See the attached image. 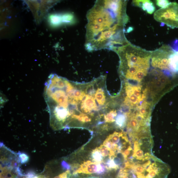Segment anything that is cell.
Listing matches in <instances>:
<instances>
[{
    "label": "cell",
    "instance_id": "obj_12",
    "mask_svg": "<svg viewBox=\"0 0 178 178\" xmlns=\"http://www.w3.org/2000/svg\"><path fill=\"white\" fill-rule=\"evenodd\" d=\"M116 110H113L104 115V119L107 123H112L115 121V118L117 115Z\"/></svg>",
    "mask_w": 178,
    "mask_h": 178
},
{
    "label": "cell",
    "instance_id": "obj_1",
    "mask_svg": "<svg viewBox=\"0 0 178 178\" xmlns=\"http://www.w3.org/2000/svg\"><path fill=\"white\" fill-rule=\"evenodd\" d=\"M127 1H97L87 12L85 46L89 51H113L129 42L125 26L129 18Z\"/></svg>",
    "mask_w": 178,
    "mask_h": 178
},
{
    "label": "cell",
    "instance_id": "obj_5",
    "mask_svg": "<svg viewBox=\"0 0 178 178\" xmlns=\"http://www.w3.org/2000/svg\"><path fill=\"white\" fill-rule=\"evenodd\" d=\"M154 18L158 22L166 24L171 28H178V4L170 2L166 7L156 11Z\"/></svg>",
    "mask_w": 178,
    "mask_h": 178
},
{
    "label": "cell",
    "instance_id": "obj_10",
    "mask_svg": "<svg viewBox=\"0 0 178 178\" xmlns=\"http://www.w3.org/2000/svg\"><path fill=\"white\" fill-rule=\"evenodd\" d=\"M127 121V116L125 113L124 114L118 115L115 119L116 124L120 128H123L125 127Z\"/></svg>",
    "mask_w": 178,
    "mask_h": 178
},
{
    "label": "cell",
    "instance_id": "obj_3",
    "mask_svg": "<svg viewBox=\"0 0 178 178\" xmlns=\"http://www.w3.org/2000/svg\"><path fill=\"white\" fill-rule=\"evenodd\" d=\"M173 51L174 49L170 46L163 45L152 51L151 64L153 68L161 71L171 77L178 79V76L173 75L170 68V58Z\"/></svg>",
    "mask_w": 178,
    "mask_h": 178
},
{
    "label": "cell",
    "instance_id": "obj_15",
    "mask_svg": "<svg viewBox=\"0 0 178 178\" xmlns=\"http://www.w3.org/2000/svg\"><path fill=\"white\" fill-rule=\"evenodd\" d=\"M155 2L156 5L159 7L162 8L166 7L170 3L168 1H162V0H157Z\"/></svg>",
    "mask_w": 178,
    "mask_h": 178
},
{
    "label": "cell",
    "instance_id": "obj_13",
    "mask_svg": "<svg viewBox=\"0 0 178 178\" xmlns=\"http://www.w3.org/2000/svg\"><path fill=\"white\" fill-rule=\"evenodd\" d=\"M92 157L94 162L97 163H101L103 161V158L99 152V149L96 148L92 152Z\"/></svg>",
    "mask_w": 178,
    "mask_h": 178
},
{
    "label": "cell",
    "instance_id": "obj_4",
    "mask_svg": "<svg viewBox=\"0 0 178 178\" xmlns=\"http://www.w3.org/2000/svg\"><path fill=\"white\" fill-rule=\"evenodd\" d=\"M144 164L143 178H167L170 173L171 169L167 164L152 155L144 161Z\"/></svg>",
    "mask_w": 178,
    "mask_h": 178
},
{
    "label": "cell",
    "instance_id": "obj_11",
    "mask_svg": "<svg viewBox=\"0 0 178 178\" xmlns=\"http://www.w3.org/2000/svg\"><path fill=\"white\" fill-rule=\"evenodd\" d=\"M75 120L83 123L89 122L91 121V118L83 113L73 115L71 118V121L70 124L73 120Z\"/></svg>",
    "mask_w": 178,
    "mask_h": 178
},
{
    "label": "cell",
    "instance_id": "obj_6",
    "mask_svg": "<svg viewBox=\"0 0 178 178\" xmlns=\"http://www.w3.org/2000/svg\"><path fill=\"white\" fill-rule=\"evenodd\" d=\"M105 171V167L101 163L90 161L85 162L82 164L77 170L74 171L73 176L78 174H102Z\"/></svg>",
    "mask_w": 178,
    "mask_h": 178
},
{
    "label": "cell",
    "instance_id": "obj_7",
    "mask_svg": "<svg viewBox=\"0 0 178 178\" xmlns=\"http://www.w3.org/2000/svg\"><path fill=\"white\" fill-rule=\"evenodd\" d=\"M80 109L85 113H90L92 110H97L98 109L94 97L89 95H85L82 100Z\"/></svg>",
    "mask_w": 178,
    "mask_h": 178
},
{
    "label": "cell",
    "instance_id": "obj_2",
    "mask_svg": "<svg viewBox=\"0 0 178 178\" xmlns=\"http://www.w3.org/2000/svg\"><path fill=\"white\" fill-rule=\"evenodd\" d=\"M120 59L119 73L125 79L139 85L145 81L150 67L152 51H147L129 42L115 49Z\"/></svg>",
    "mask_w": 178,
    "mask_h": 178
},
{
    "label": "cell",
    "instance_id": "obj_8",
    "mask_svg": "<svg viewBox=\"0 0 178 178\" xmlns=\"http://www.w3.org/2000/svg\"><path fill=\"white\" fill-rule=\"evenodd\" d=\"M132 4L136 7H139L148 13L152 14L155 10V7L151 1L148 0L145 1H133Z\"/></svg>",
    "mask_w": 178,
    "mask_h": 178
},
{
    "label": "cell",
    "instance_id": "obj_14",
    "mask_svg": "<svg viewBox=\"0 0 178 178\" xmlns=\"http://www.w3.org/2000/svg\"><path fill=\"white\" fill-rule=\"evenodd\" d=\"M100 154L103 157H106L109 156L110 154V150L103 145L100 146L99 148Z\"/></svg>",
    "mask_w": 178,
    "mask_h": 178
},
{
    "label": "cell",
    "instance_id": "obj_9",
    "mask_svg": "<svg viewBox=\"0 0 178 178\" xmlns=\"http://www.w3.org/2000/svg\"><path fill=\"white\" fill-rule=\"evenodd\" d=\"M95 98L98 103L100 105H103L106 102V96L102 89L98 88L95 95Z\"/></svg>",
    "mask_w": 178,
    "mask_h": 178
}]
</instances>
